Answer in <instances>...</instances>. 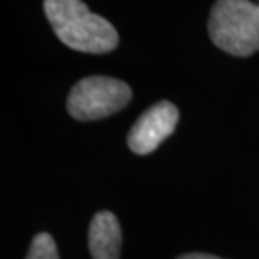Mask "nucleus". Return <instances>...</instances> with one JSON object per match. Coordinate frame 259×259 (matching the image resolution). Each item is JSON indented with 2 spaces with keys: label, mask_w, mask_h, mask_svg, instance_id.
Returning <instances> with one entry per match:
<instances>
[{
  "label": "nucleus",
  "mask_w": 259,
  "mask_h": 259,
  "mask_svg": "<svg viewBox=\"0 0 259 259\" xmlns=\"http://www.w3.org/2000/svg\"><path fill=\"white\" fill-rule=\"evenodd\" d=\"M44 12L56 35L67 48L90 54L111 53L118 32L101 15L93 14L79 0H46Z\"/></svg>",
  "instance_id": "nucleus-1"
},
{
  "label": "nucleus",
  "mask_w": 259,
  "mask_h": 259,
  "mask_svg": "<svg viewBox=\"0 0 259 259\" xmlns=\"http://www.w3.org/2000/svg\"><path fill=\"white\" fill-rule=\"evenodd\" d=\"M88 246L93 259H120L121 227L113 212L100 210L91 219Z\"/></svg>",
  "instance_id": "nucleus-5"
},
{
  "label": "nucleus",
  "mask_w": 259,
  "mask_h": 259,
  "mask_svg": "<svg viewBox=\"0 0 259 259\" xmlns=\"http://www.w3.org/2000/svg\"><path fill=\"white\" fill-rule=\"evenodd\" d=\"M25 259H59L58 246H56L53 236L48 232H40V234L34 236Z\"/></svg>",
  "instance_id": "nucleus-6"
},
{
  "label": "nucleus",
  "mask_w": 259,
  "mask_h": 259,
  "mask_svg": "<svg viewBox=\"0 0 259 259\" xmlns=\"http://www.w3.org/2000/svg\"><path fill=\"white\" fill-rule=\"evenodd\" d=\"M177 259H222V257H217L214 254H202V252H190V254H184Z\"/></svg>",
  "instance_id": "nucleus-7"
},
{
  "label": "nucleus",
  "mask_w": 259,
  "mask_h": 259,
  "mask_svg": "<svg viewBox=\"0 0 259 259\" xmlns=\"http://www.w3.org/2000/svg\"><path fill=\"white\" fill-rule=\"evenodd\" d=\"M209 35L217 48L237 58L259 51V5L247 0H219L209 15Z\"/></svg>",
  "instance_id": "nucleus-2"
},
{
  "label": "nucleus",
  "mask_w": 259,
  "mask_h": 259,
  "mask_svg": "<svg viewBox=\"0 0 259 259\" xmlns=\"http://www.w3.org/2000/svg\"><path fill=\"white\" fill-rule=\"evenodd\" d=\"M132 100V88L110 76H88L67 96V111L74 120L93 121L121 111Z\"/></svg>",
  "instance_id": "nucleus-3"
},
{
  "label": "nucleus",
  "mask_w": 259,
  "mask_h": 259,
  "mask_svg": "<svg viewBox=\"0 0 259 259\" xmlns=\"http://www.w3.org/2000/svg\"><path fill=\"white\" fill-rule=\"evenodd\" d=\"M179 121V110L170 101H160L150 106L135 121L128 133V147L137 155L155 152L165 138L174 133Z\"/></svg>",
  "instance_id": "nucleus-4"
}]
</instances>
